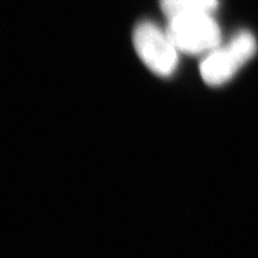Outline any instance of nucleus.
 <instances>
[{
    "label": "nucleus",
    "mask_w": 258,
    "mask_h": 258,
    "mask_svg": "<svg viewBox=\"0 0 258 258\" xmlns=\"http://www.w3.org/2000/svg\"><path fill=\"white\" fill-rule=\"evenodd\" d=\"M167 32L177 50L187 54L213 51L222 38L219 25L211 13H193L169 19Z\"/></svg>",
    "instance_id": "2"
},
{
    "label": "nucleus",
    "mask_w": 258,
    "mask_h": 258,
    "mask_svg": "<svg viewBox=\"0 0 258 258\" xmlns=\"http://www.w3.org/2000/svg\"><path fill=\"white\" fill-rule=\"evenodd\" d=\"M257 51V41L250 32H240L224 47H216L201 63V75L209 85L224 84L236 75Z\"/></svg>",
    "instance_id": "1"
},
{
    "label": "nucleus",
    "mask_w": 258,
    "mask_h": 258,
    "mask_svg": "<svg viewBox=\"0 0 258 258\" xmlns=\"http://www.w3.org/2000/svg\"><path fill=\"white\" fill-rule=\"evenodd\" d=\"M133 39L138 55L155 74L168 76L174 71L178 50L168 32L164 33L154 23L144 21L137 25Z\"/></svg>",
    "instance_id": "3"
},
{
    "label": "nucleus",
    "mask_w": 258,
    "mask_h": 258,
    "mask_svg": "<svg viewBox=\"0 0 258 258\" xmlns=\"http://www.w3.org/2000/svg\"><path fill=\"white\" fill-rule=\"evenodd\" d=\"M218 0H161V10L168 19L193 13H213Z\"/></svg>",
    "instance_id": "4"
}]
</instances>
